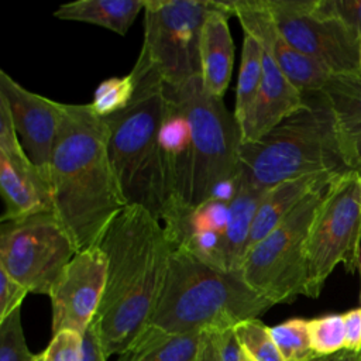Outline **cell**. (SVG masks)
I'll return each instance as SVG.
<instances>
[{"label":"cell","instance_id":"1","mask_svg":"<svg viewBox=\"0 0 361 361\" xmlns=\"http://www.w3.org/2000/svg\"><path fill=\"white\" fill-rule=\"evenodd\" d=\"M99 247L107 257V278L90 326L109 358L123 354L148 327L173 244L152 213L126 206L106 228Z\"/></svg>","mask_w":361,"mask_h":361},{"label":"cell","instance_id":"2","mask_svg":"<svg viewBox=\"0 0 361 361\" xmlns=\"http://www.w3.org/2000/svg\"><path fill=\"white\" fill-rule=\"evenodd\" d=\"M54 213L78 251L99 245L127 206L107 151V127L90 104L62 103L51 159Z\"/></svg>","mask_w":361,"mask_h":361},{"label":"cell","instance_id":"3","mask_svg":"<svg viewBox=\"0 0 361 361\" xmlns=\"http://www.w3.org/2000/svg\"><path fill=\"white\" fill-rule=\"evenodd\" d=\"M130 73L135 83L130 103L103 117L109 158L127 206L144 207L162 223L168 210L159 144L165 86L142 51Z\"/></svg>","mask_w":361,"mask_h":361},{"label":"cell","instance_id":"4","mask_svg":"<svg viewBox=\"0 0 361 361\" xmlns=\"http://www.w3.org/2000/svg\"><path fill=\"white\" fill-rule=\"evenodd\" d=\"M305 104L262 138L240 144L243 171L259 188L322 172H361L323 93L305 94Z\"/></svg>","mask_w":361,"mask_h":361},{"label":"cell","instance_id":"5","mask_svg":"<svg viewBox=\"0 0 361 361\" xmlns=\"http://www.w3.org/2000/svg\"><path fill=\"white\" fill-rule=\"evenodd\" d=\"M272 306L240 272L224 271L183 248H173L148 327L176 334L223 330L259 319Z\"/></svg>","mask_w":361,"mask_h":361},{"label":"cell","instance_id":"6","mask_svg":"<svg viewBox=\"0 0 361 361\" xmlns=\"http://www.w3.org/2000/svg\"><path fill=\"white\" fill-rule=\"evenodd\" d=\"M172 87L192 131L195 155L192 206L210 197L231 199L243 168L240 131L234 114L227 110L221 97L212 96L203 89L200 78Z\"/></svg>","mask_w":361,"mask_h":361},{"label":"cell","instance_id":"7","mask_svg":"<svg viewBox=\"0 0 361 361\" xmlns=\"http://www.w3.org/2000/svg\"><path fill=\"white\" fill-rule=\"evenodd\" d=\"M333 179L312 190L243 259L238 272L245 283L274 305L305 295L309 238Z\"/></svg>","mask_w":361,"mask_h":361},{"label":"cell","instance_id":"8","mask_svg":"<svg viewBox=\"0 0 361 361\" xmlns=\"http://www.w3.org/2000/svg\"><path fill=\"white\" fill-rule=\"evenodd\" d=\"M361 257V176L347 171L334 176L314 220L307 247L305 296L319 298L338 264L358 271Z\"/></svg>","mask_w":361,"mask_h":361},{"label":"cell","instance_id":"9","mask_svg":"<svg viewBox=\"0 0 361 361\" xmlns=\"http://www.w3.org/2000/svg\"><path fill=\"white\" fill-rule=\"evenodd\" d=\"M212 0H145L144 42L147 55L164 83L178 86L200 78V37Z\"/></svg>","mask_w":361,"mask_h":361},{"label":"cell","instance_id":"10","mask_svg":"<svg viewBox=\"0 0 361 361\" xmlns=\"http://www.w3.org/2000/svg\"><path fill=\"white\" fill-rule=\"evenodd\" d=\"M78 248L54 212L1 221L0 269L30 293L48 295Z\"/></svg>","mask_w":361,"mask_h":361},{"label":"cell","instance_id":"11","mask_svg":"<svg viewBox=\"0 0 361 361\" xmlns=\"http://www.w3.org/2000/svg\"><path fill=\"white\" fill-rule=\"evenodd\" d=\"M264 1L292 47L336 75L361 78L360 37L334 13L331 0Z\"/></svg>","mask_w":361,"mask_h":361},{"label":"cell","instance_id":"12","mask_svg":"<svg viewBox=\"0 0 361 361\" xmlns=\"http://www.w3.org/2000/svg\"><path fill=\"white\" fill-rule=\"evenodd\" d=\"M107 257L96 245L78 251L55 281L49 293L52 334H85L92 324L106 288Z\"/></svg>","mask_w":361,"mask_h":361},{"label":"cell","instance_id":"13","mask_svg":"<svg viewBox=\"0 0 361 361\" xmlns=\"http://www.w3.org/2000/svg\"><path fill=\"white\" fill-rule=\"evenodd\" d=\"M228 4L244 34L254 37L261 44L288 80L303 96L324 94L341 76L292 47L276 27L264 0H233Z\"/></svg>","mask_w":361,"mask_h":361},{"label":"cell","instance_id":"14","mask_svg":"<svg viewBox=\"0 0 361 361\" xmlns=\"http://www.w3.org/2000/svg\"><path fill=\"white\" fill-rule=\"evenodd\" d=\"M0 193L1 221L54 212L51 188L25 154L8 106L0 99Z\"/></svg>","mask_w":361,"mask_h":361},{"label":"cell","instance_id":"15","mask_svg":"<svg viewBox=\"0 0 361 361\" xmlns=\"http://www.w3.org/2000/svg\"><path fill=\"white\" fill-rule=\"evenodd\" d=\"M0 99L8 106L25 154L49 185L51 159L62 118V103L32 93L4 71H0Z\"/></svg>","mask_w":361,"mask_h":361},{"label":"cell","instance_id":"16","mask_svg":"<svg viewBox=\"0 0 361 361\" xmlns=\"http://www.w3.org/2000/svg\"><path fill=\"white\" fill-rule=\"evenodd\" d=\"M164 86L165 107L159 131V144L168 196L166 217L173 210L192 206L195 155L192 131L182 103L172 86L165 83Z\"/></svg>","mask_w":361,"mask_h":361},{"label":"cell","instance_id":"17","mask_svg":"<svg viewBox=\"0 0 361 361\" xmlns=\"http://www.w3.org/2000/svg\"><path fill=\"white\" fill-rule=\"evenodd\" d=\"M230 200L210 197L197 206L169 213L162 224L173 248H183L199 259L221 268V245L228 221Z\"/></svg>","mask_w":361,"mask_h":361},{"label":"cell","instance_id":"18","mask_svg":"<svg viewBox=\"0 0 361 361\" xmlns=\"http://www.w3.org/2000/svg\"><path fill=\"white\" fill-rule=\"evenodd\" d=\"M303 104V94L288 80L272 58L264 51L261 86L247 118L238 128L240 141H258Z\"/></svg>","mask_w":361,"mask_h":361},{"label":"cell","instance_id":"19","mask_svg":"<svg viewBox=\"0 0 361 361\" xmlns=\"http://www.w3.org/2000/svg\"><path fill=\"white\" fill-rule=\"evenodd\" d=\"M233 17L228 1H219L207 16L200 37V79L203 89L216 97L224 96L231 79L234 44L228 18Z\"/></svg>","mask_w":361,"mask_h":361},{"label":"cell","instance_id":"20","mask_svg":"<svg viewBox=\"0 0 361 361\" xmlns=\"http://www.w3.org/2000/svg\"><path fill=\"white\" fill-rule=\"evenodd\" d=\"M267 190L257 186L241 168L235 192L230 200L228 221L221 245V268L224 271H240L254 219Z\"/></svg>","mask_w":361,"mask_h":361},{"label":"cell","instance_id":"21","mask_svg":"<svg viewBox=\"0 0 361 361\" xmlns=\"http://www.w3.org/2000/svg\"><path fill=\"white\" fill-rule=\"evenodd\" d=\"M341 172H322L305 175L269 188L257 210L247 252L276 228L290 212L317 186Z\"/></svg>","mask_w":361,"mask_h":361},{"label":"cell","instance_id":"22","mask_svg":"<svg viewBox=\"0 0 361 361\" xmlns=\"http://www.w3.org/2000/svg\"><path fill=\"white\" fill-rule=\"evenodd\" d=\"M144 6L145 0H78L61 4L54 16L59 20L94 24L126 35Z\"/></svg>","mask_w":361,"mask_h":361},{"label":"cell","instance_id":"23","mask_svg":"<svg viewBox=\"0 0 361 361\" xmlns=\"http://www.w3.org/2000/svg\"><path fill=\"white\" fill-rule=\"evenodd\" d=\"M202 331L165 333L147 327L117 361H196Z\"/></svg>","mask_w":361,"mask_h":361},{"label":"cell","instance_id":"24","mask_svg":"<svg viewBox=\"0 0 361 361\" xmlns=\"http://www.w3.org/2000/svg\"><path fill=\"white\" fill-rule=\"evenodd\" d=\"M324 94L345 144L361 164V78L340 76Z\"/></svg>","mask_w":361,"mask_h":361},{"label":"cell","instance_id":"25","mask_svg":"<svg viewBox=\"0 0 361 361\" xmlns=\"http://www.w3.org/2000/svg\"><path fill=\"white\" fill-rule=\"evenodd\" d=\"M262 75H264V48L254 37L244 34L238 82L235 87V107L233 113L238 128L247 118L255 102V97L261 86Z\"/></svg>","mask_w":361,"mask_h":361},{"label":"cell","instance_id":"26","mask_svg":"<svg viewBox=\"0 0 361 361\" xmlns=\"http://www.w3.org/2000/svg\"><path fill=\"white\" fill-rule=\"evenodd\" d=\"M235 338L250 361H283L269 327L259 319H250L234 326Z\"/></svg>","mask_w":361,"mask_h":361},{"label":"cell","instance_id":"27","mask_svg":"<svg viewBox=\"0 0 361 361\" xmlns=\"http://www.w3.org/2000/svg\"><path fill=\"white\" fill-rule=\"evenodd\" d=\"M269 331L283 361H307L317 357L310 347L307 320L289 319L269 327Z\"/></svg>","mask_w":361,"mask_h":361},{"label":"cell","instance_id":"28","mask_svg":"<svg viewBox=\"0 0 361 361\" xmlns=\"http://www.w3.org/2000/svg\"><path fill=\"white\" fill-rule=\"evenodd\" d=\"M310 347L313 353L330 355L344 350L345 327L343 314H326L307 320Z\"/></svg>","mask_w":361,"mask_h":361},{"label":"cell","instance_id":"29","mask_svg":"<svg viewBox=\"0 0 361 361\" xmlns=\"http://www.w3.org/2000/svg\"><path fill=\"white\" fill-rule=\"evenodd\" d=\"M134 89L135 83L131 73L121 78H109L97 86L90 106L102 118L111 116L130 103Z\"/></svg>","mask_w":361,"mask_h":361},{"label":"cell","instance_id":"30","mask_svg":"<svg viewBox=\"0 0 361 361\" xmlns=\"http://www.w3.org/2000/svg\"><path fill=\"white\" fill-rule=\"evenodd\" d=\"M32 355L25 343L18 307L0 322V361H28Z\"/></svg>","mask_w":361,"mask_h":361},{"label":"cell","instance_id":"31","mask_svg":"<svg viewBox=\"0 0 361 361\" xmlns=\"http://www.w3.org/2000/svg\"><path fill=\"white\" fill-rule=\"evenodd\" d=\"M83 336L75 331H59L42 351V361H82Z\"/></svg>","mask_w":361,"mask_h":361},{"label":"cell","instance_id":"32","mask_svg":"<svg viewBox=\"0 0 361 361\" xmlns=\"http://www.w3.org/2000/svg\"><path fill=\"white\" fill-rule=\"evenodd\" d=\"M27 293L30 292L20 282L0 269V322L21 307Z\"/></svg>","mask_w":361,"mask_h":361},{"label":"cell","instance_id":"33","mask_svg":"<svg viewBox=\"0 0 361 361\" xmlns=\"http://www.w3.org/2000/svg\"><path fill=\"white\" fill-rule=\"evenodd\" d=\"M334 13L361 38V0H331Z\"/></svg>","mask_w":361,"mask_h":361},{"label":"cell","instance_id":"34","mask_svg":"<svg viewBox=\"0 0 361 361\" xmlns=\"http://www.w3.org/2000/svg\"><path fill=\"white\" fill-rule=\"evenodd\" d=\"M343 319L345 327L344 350L361 353V307L345 312Z\"/></svg>","mask_w":361,"mask_h":361},{"label":"cell","instance_id":"35","mask_svg":"<svg viewBox=\"0 0 361 361\" xmlns=\"http://www.w3.org/2000/svg\"><path fill=\"white\" fill-rule=\"evenodd\" d=\"M217 341L221 361H241L243 351L235 338L234 327L217 330Z\"/></svg>","mask_w":361,"mask_h":361},{"label":"cell","instance_id":"36","mask_svg":"<svg viewBox=\"0 0 361 361\" xmlns=\"http://www.w3.org/2000/svg\"><path fill=\"white\" fill-rule=\"evenodd\" d=\"M196 361H221L217 341V330L207 329L202 331Z\"/></svg>","mask_w":361,"mask_h":361},{"label":"cell","instance_id":"37","mask_svg":"<svg viewBox=\"0 0 361 361\" xmlns=\"http://www.w3.org/2000/svg\"><path fill=\"white\" fill-rule=\"evenodd\" d=\"M82 361H107V357L104 355L92 326H89V329L83 334Z\"/></svg>","mask_w":361,"mask_h":361},{"label":"cell","instance_id":"38","mask_svg":"<svg viewBox=\"0 0 361 361\" xmlns=\"http://www.w3.org/2000/svg\"><path fill=\"white\" fill-rule=\"evenodd\" d=\"M307 361H361V353L341 350L336 354L320 355V357H314V358L307 360Z\"/></svg>","mask_w":361,"mask_h":361},{"label":"cell","instance_id":"39","mask_svg":"<svg viewBox=\"0 0 361 361\" xmlns=\"http://www.w3.org/2000/svg\"><path fill=\"white\" fill-rule=\"evenodd\" d=\"M28 361H42V353H39V354H34V355H32V358H31V360H28Z\"/></svg>","mask_w":361,"mask_h":361},{"label":"cell","instance_id":"40","mask_svg":"<svg viewBox=\"0 0 361 361\" xmlns=\"http://www.w3.org/2000/svg\"><path fill=\"white\" fill-rule=\"evenodd\" d=\"M360 68H361V38H360Z\"/></svg>","mask_w":361,"mask_h":361},{"label":"cell","instance_id":"41","mask_svg":"<svg viewBox=\"0 0 361 361\" xmlns=\"http://www.w3.org/2000/svg\"><path fill=\"white\" fill-rule=\"evenodd\" d=\"M358 271H360V276H361V257H360V265H358ZM361 295V293H360Z\"/></svg>","mask_w":361,"mask_h":361},{"label":"cell","instance_id":"42","mask_svg":"<svg viewBox=\"0 0 361 361\" xmlns=\"http://www.w3.org/2000/svg\"><path fill=\"white\" fill-rule=\"evenodd\" d=\"M241 361H250V360H248V358H247V357L243 354V357H241Z\"/></svg>","mask_w":361,"mask_h":361},{"label":"cell","instance_id":"43","mask_svg":"<svg viewBox=\"0 0 361 361\" xmlns=\"http://www.w3.org/2000/svg\"><path fill=\"white\" fill-rule=\"evenodd\" d=\"M360 300H361V295H360Z\"/></svg>","mask_w":361,"mask_h":361},{"label":"cell","instance_id":"44","mask_svg":"<svg viewBox=\"0 0 361 361\" xmlns=\"http://www.w3.org/2000/svg\"><path fill=\"white\" fill-rule=\"evenodd\" d=\"M360 176H361V172H360Z\"/></svg>","mask_w":361,"mask_h":361},{"label":"cell","instance_id":"45","mask_svg":"<svg viewBox=\"0 0 361 361\" xmlns=\"http://www.w3.org/2000/svg\"><path fill=\"white\" fill-rule=\"evenodd\" d=\"M360 154H361V151H360Z\"/></svg>","mask_w":361,"mask_h":361}]
</instances>
